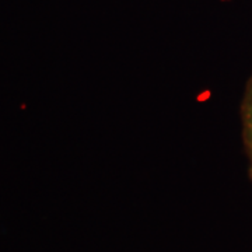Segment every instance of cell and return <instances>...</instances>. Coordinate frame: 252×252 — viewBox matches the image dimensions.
I'll return each instance as SVG.
<instances>
[{"label":"cell","instance_id":"7a4b0ae2","mask_svg":"<svg viewBox=\"0 0 252 252\" xmlns=\"http://www.w3.org/2000/svg\"><path fill=\"white\" fill-rule=\"evenodd\" d=\"M251 171H252V170H251Z\"/></svg>","mask_w":252,"mask_h":252},{"label":"cell","instance_id":"6da1fadb","mask_svg":"<svg viewBox=\"0 0 252 252\" xmlns=\"http://www.w3.org/2000/svg\"><path fill=\"white\" fill-rule=\"evenodd\" d=\"M241 115H243L244 142H245V147H247L252 160V76L248 80V84H247Z\"/></svg>","mask_w":252,"mask_h":252}]
</instances>
